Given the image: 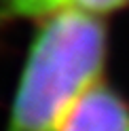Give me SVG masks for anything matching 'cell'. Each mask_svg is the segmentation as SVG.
I'll list each match as a JSON object with an SVG mask.
<instances>
[{
  "label": "cell",
  "mask_w": 129,
  "mask_h": 131,
  "mask_svg": "<svg viewBox=\"0 0 129 131\" xmlns=\"http://www.w3.org/2000/svg\"><path fill=\"white\" fill-rule=\"evenodd\" d=\"M66 9H78L95 17H104L108 13L129 9V0H66Z\"/></svg>",
  "instance_id": "cell-4"
},
{
  "label": "cell",
  "mask_w": 129,
  "mask_h": 131,
  "mask_svg": "<svg viewBox=\"0 0 129 131\" xmlns=\"http://www.w3.org/2000/svg\"><path fill=\"white\" fill-rule=\"evenodd\" d=\"M66 9V0H0V23L38 19L42 21Z\"/></svg>",
  "instance_id": "cell-3"
},
{
  "label": "cell",
  "mask_w": 129,
  "mask_h": 131,
  "mask_svg": "<svg viewBox=\"0 0 129 131\" xmlns=\"http://www.w3.org/2000/svg\"><path fill=\"white\" fill-rule=\"evenodd\" d=\"M104 17L63 9L40 21L30 40L4 131H61L80 100L104 80Z\"/></svg>",
  "instance_id": "cell-1"
},
{
  "label": "cell",
  "mask_w": 129,
  "mask_h": 131,
  "mask_svg": "<svg viewBox=\"0 0 129 131\" xmlns=\"http://www.w3.org/2000/svg\"><path fill=\"white\" fill-rule=\"evenodd\" d=\"M61 131H129V102L102 80L80 100Z\"/></svg>",
  "instance_id": "cell-2"
}]
</instances>
